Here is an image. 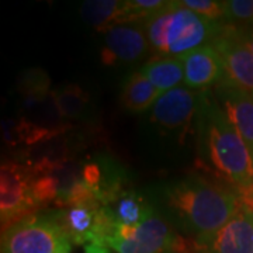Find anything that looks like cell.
<instances>
[{"instance_id": "obj_1", "label": "cell", "mask_w": 253, "mask_h": 253, "mask_svg": "<svg viewBox=\"0 0 253 253\" xmlns=\"http://www.w3.org/2000/svg\"><path fill=\"white\" fill-rule=\"evenodd\" d=\"M197 124L200 146L210 169L218 179L229 184L253 208V158L242 136L228 120L222 107L204 93Z\"/></svg>"}, {"instance_id": "obj_2", "label": "cell", "mask_w": 253, "mask_h": 253, "mask_svg": "<svg viewBox=\"0 0 253 253\" xmlns=\"http://www.w3.org/2000/svg\"><path fill=\"white\" fill-rule=\"evenodd\" d=\"M166 201L194 239L214 234L244 206L229 184L200 174L170 184L166 189Z\"/></svg>"}, {"instance_id": "obj_3", "label": "cell", "mask_w": 253, "mask_h": 253, "mask_svg": "<svg viewBox=\"0 0 253 253\" xmlns=\"http://www.w3.org/2000/svg\"><path fill=\"white\" fill-rule=\"evenodd\" d=\"M218 26L219 23L201 17L173 0L144 23L151 51L156 56L173 58L211 44Z\"/></svg>"}, {"instance_id": "obj_4", "label": "cell", "mask_w": 253, "mask_h": 253, "mask_svg": "<svg viewBox=\"0 0 253 253\" xmlns=\"http://www.w3.org/2000/svg\"><path fill=\"white\" fill-rule=\"evenodd\" d=\"M41 210L34 194L31 163L6 161L0 169V219L1 231L38 214Z\"/></svg>"}, {"instance_id": "obj_5", "label": "cell", "mask_w": 253, "mask_h": 253, "mask_svg": "<svg viewBox=\"0 0 253 253\" xmlns=\"http://www.w3.org/2000/svg\"><path fill=\"white\" fill-rule=\"evenodd\" d=\"M72 244L62 226L49 214H34L1 231V253H56Z\"/></svg>"}, {"instance_id": "obj_6", "label": "cell", "mask_w": 253, "mask_h": 253, "mask_svg": "<svg viewBox=\"0 0 253 253\" xmlns=\"http://www.w3.org/2000/svg\"><path fill=\"white\" fill-rule=\"evenodd\" d=\"M107 246L116 253H183L186 251L180 236L158 214L136 226L117 225Z\"/></svg>"}, {"instance_id": "obj_7", "label": "cell", "mask_w": 253, "mask_h": 253, "mask_svg": "<svg viewBox=\"0 0 253 253\" xmlns=\"http://www.w3.org/2000/svg\"><path fill=\"white\" fill-rule=\"evenodd\" d=\"M54 215L69 241L75 245L107 246V241L117 228L109 210L101 204L71 206L55 210Z\"/></svg>"}, {"instance_id": "obj_8", "label": "cell", "mask_w": 253, "mask_h": 253, "mask_svg": "<svg viewBox=\"0 0 253 253\" xmlns=\"http://www.w3.org/2000/svg\"><path fill=\"white\" fill-rule=\"evenodd\" d=\"M211 45L222 61L224 82L253 94V54L242 41L238 26L219 23Z\"/></svg>"}, {"instance_id": "obj_9", "label": "cell", "mask_w": 253, "mask_h": 253, "mask_svg": "<svg viewBox=\"0 0 253 253\" xmlns=\"http://www.w3.org/2000/svg\"><path fill=\"white\" fill-rule=\"evenodd\" d=\"M197 253H253V208H242L214 234L194 239Z\"/></svg>"}, {"instance_id": "obj_10", "label": "cell", "mask_w": 253, "mask_h": 253, "mask_svg": "<svg viewBox=\"0 0 253 253\" xmlns=\"http://www.w3.org/2000/svg\"><path fill=\"white\" fill-rule=\"evenodd\" d=\"M203 96V91L190 90L186 86L166 91L154 104L151 121L168 131H184L199 116Z\"/></svg>"}, {"instance_id": "obj_11", "label": "cell", "mask_w": 253, "mask_h": 253, "mask_svg": "<svg viewBox=\"0 0 253 253\" xmlns=\"http://www.w3.org/2000/svg\"><path fill=\"white\" fill-rule=\"evenodd\" d=\"M151 49L144 24H117L104 33L101 62L104 65L135 62Z\"/></svg>"}, {"instance_id": "obj_12", "label": "cell", "mask_w": 253, "mask_h": 253, "mask_svg": "<svg viewBox=\"0 0 253 253\" xmlns=\"http://www.w3.org/2000/svg\"><path fill=\"white\" fill-rule=\"evenodd\" d=\"M180 61L184 71V84L190 90H206L219 84L225 78L222 61L211 44L183 55Z\"/></svg>"}, {"instance_id": "obj_13", "label": "cell", "mask_w": 253, "mask_h": 253, "mask_svg": "<svg viewBox=\"0 0 253 253\" xmlns=\"http://www.w3.org/2000/svg\"><path fill=\"white\" fill-rule=\"evenodd\" d=\"M215 93L253 158V94L224 81L215 86Z\"/></svg>"}, {"instance_id": "obj_14", "label": "cell", "mask_w": 253, "mask_h": 253, "mask_svg": "<svg viewBox=\"0 0 253 253\" xmlns=\"http://www.w3.org/2000/svg\"><path fill=\"white\" fill-rule=\"evenodd\" d=\"M117 225L136 226L155 215L154 207L134 189H124L104 206Z\"/></svg>"}, {"instance_id": "obj_15", "label": "cell", "mask_w": 253, "mask_h": 253, "mask_svg": "<svg viewBox=\"0 0 253 253\" xmlns=\"http://www.w3.org/2000/svg\"><path fill=\"white\" fill-rule=\"evenodd\" d=\"M139 72L161 93L176 89L184 82V71L180 58L155 56L142 65Z\"/></svg>"}, {"instance_id": "obj_16", "label": "cell", "mask_w": 253, "mask_h": 253, "mask_svg": "<svg viewBox=\"0 0 253 253\" xmlns=\"http://www.w3.org/2000/svg\"><path fill=\"white\" fill-rule=\"evenodd\" d=\"M81 16L91 27L106 33L117 24H126V1L86 0L82 3Z\"/></svg>"}, {"instance_id": "obj_17", "label": "cell", "mask_w": 253, "mask_h": 253, "mask_svg": "<svg viewBox=\"0 0 253 253\" xmlns=\"http://www.w3.org/2000/svg\"><path fill=\"white\" fill-rule=\"evenodd\" d=\"M163 93L158 90L142 73H131L123 84L121 104L132 113H141L154 107V104Z\"/></svg>"}, {"instance_id": "obj_18", "label": "cell", "mask_w": 253, "mask_h": 253, "mask_svg": "<svg viewBox=\"0 0 253 253\" xmlns=\"http://www.w3.org/2000/svg\"><path fill=\"white\" fill-rule=\"evenodd\" d=\"M56 107L65 121L76 120L84 111L89 96L87 93L78 84H65L59 89L52 91Z\"/></svg>"}, {"instance_id": "obj_19", "label": "cell", "mask_w": 253, "mask_h": 253, "mask_svg": "<svg viewBox=\"0 0 253 253\" xmlns=\"http://www.w3.org/2000/svg\"><path fill=\"white\" fill-rule=\"evenodd\" d=\"M235 26H253V0L225 1L224 21Z\"/></svg>"}, {"instance_id": "obj_20", "label": "cell", "mask_w": 253, "mask_h": 253, "mask_svg": "<svg viewBox=\"0 0 253 253\" xmlns=\"http://www.w3.org/2000/svg\"><path fill=\"white\" fill-rule=\"evenodd\" d=\"M183 7L194 11L201 17L222 23L224 14H225V1L218 0H179Z\"/></svg>"}, {"instance_id": "obj_21", "label": "cell", "mask_w": 253, "mask_h": 253, "mask_svg": "<svg viewBox=\"0 0 253 253\" xmlns=\"http://www.w3.org/2000/svg\"><path fill=\"white\" fill-rule=\"evenodd\" d=\"M238 28H239V34H241L242 41L253 54V26H238Z\"/></svg>"}, {"instance_id": "obj_22", "label": "cell", "mask_w": 253, "mask_h": 253, "mask_svg": "<svg viewBox=\"0 0 253 253\" xmlns=\"http://www.w3.org/2000/svg\"><path fill=\"white\" fill-rule=\"evenodd\" d=\"M110 248L104 246V245L90 244L84 246V253H110Z\"/></svg>"}, {"instance_id": "obj_23", "label": "cell", "mask_w": 253, "mask_h": 253, "mask_svg": "<svg viewBox=\"0 0 253 253\" xmlns=\"http://www.w3.org/2000/svg\"><path fill=\"white\" fill-rule=\"evenodd\" d=\"M71 249H72V244H66L65 246H62L59 251L56 253H71Z\"/></svg>"}]
</instances>
